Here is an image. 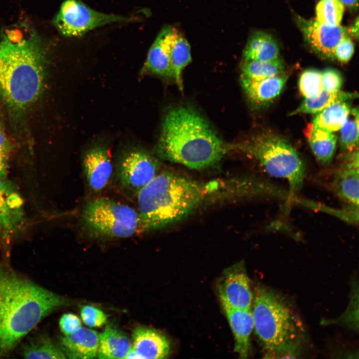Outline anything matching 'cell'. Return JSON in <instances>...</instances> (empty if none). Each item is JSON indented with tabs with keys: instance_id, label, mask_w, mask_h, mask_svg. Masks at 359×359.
<instances>
[{
	"instance_id": "1f68e13d",
	"label": "cell",
	"mask_w": 359,
	"mask_h": 359,
	"mask_svg": "<svg viewBox=\"0 0 359 359\" xmlns=\"http://www.w3.org/2000/svg\"><path fill=\"white\" fill-rule=\"evenodd\" d=\"M81 318L85 325L99 327L107 321V316L100 309L90 305H84L80 309Z\"/></svg>"
},
{
	"instance_id": "6da1fadb",
	"label": "cell",
	"mask_w": 359,
	"mask_h": 359,
	"mask_svg": "<svg viewBox=\"0 0 359 359\" xmlns=\"http://www.w3.org/2000/svg\"><path fill=\"white\" fill-rule=\"evenodd\" d=\"M68 303L0 264V357L8 355L41 320Z\"/></svg>"
},
{
	"instance_id": "9c48e42d",
	"label": "cell",
	"mask_w": 359,
	"mask_h": 359,
	"mask_svg": "<svg viewBox=\"0 0 359 359\" xmlns=\"http://www.w3.org/2000/svg\"><path fill=\"white\" fill-rule=\"evenodd\" d=\"M216 288L222 308L251 309L253 295L242 262L226 268Z\"/></svg>"
},
{
	"instance_id": "7c38bea8",
	"label": "cell",
	"mask_w": 359,
	"mask_h": 359,
	"mask_svg": "<svg viewBox=\"0 0 359 359\" xmlns=\"http://www.w3.org/2000/svg\"><path fill=\"white\" fill-rule=\"evenodd\" d=\"M342 163L332 174L330 186L333 192L353 208L359 206L358 150L342 156Z\"/></svg>"
},
{
	"instance_id": "7402d4cb",
	"label": "cell",
	"mask_w": 359,
	"mask_h": 359,
	"mask_svg": "<svg viewBox=\"0 0 359 359\" xmlns=\"http://www.w3.org/2000/svg\"><path fill=\"white\" fill-rule=\"evenodd\" d=\"M308 143L311 151L323 166H329L336 151L337 136L313 124L307 131Z\"/></svg>"
},
{
	"instance_id": "ffe728a7",
	"label": "cell",
	"mask_w": 359,
	"mask_h": 359,
	"mask_svg": "<svg viewBox=\"0 0 359 359\" xmlns=\"http://www.w3.org/2000/svg\"><path fill=\"white\" fill-rule=\"evenodd\" d=\"M132 348L127 336L115 326L107 325L99 334V359H125Z\"/></svg>"
},
{
	"instance_id": "e575fe53",
	"label": "cell",
	"mask_w": 359,
	"mask_h": 359,
	"mask_svg": "<svg viewBox=\"0 0 359 359\" xmlns=\"http://www.w3.org/2000/svg\"><path fill=\"white\" fill-rule=\"evenodd\" d=\"M10 151L9 144L0 123V178H5Z\"/></svg>"
},
{
	"instance_id": "d4e9b609",
	"label": "cell",
	"mask_w": 359,
	"mask_h": 359,
	"mask_svg": "<svg viewBox=\"0 0 359 359\" xmlns=\"http://www.w3.org/2000/svg\"><path fill=\"white\" fill-rule=\"evenodd\" d=\"M191 61L190 46L186 38L178 30L174 39L171 56L173 77L180 91H183L182 72Z\"/></svg>"
},
{
	"instance_id": "ac0fdd59",
	"label": "cell",
	"mask_w": 359,
	"mask_h": 359,
	"mask_svg": "<svg viewBox=\"0 0 359 359\" xmlns=\"http://www.w3.org/2000/svg\"><path fill=\"white\" fill-rule=\"evenodd\" d=\"M223 309L234 337V351L240 358L246 359L250 351L251 334L253 330L251 310Z\"/></svg>"
},
{
	"instance_id": "52a82bcc",
	"label": "cell",
	"mask_w": 359,
	"mask_h": 359,
	"mask_svg": "<svg viewBox=\"0 0 359 359\" xmlns=\"http://www.w3.org/2000/svg\"><path fill=\"white\" fill-rule=\"evenodd\" d=\"M82 219L86 230L100 238H127L139 229L137 211L129 205L105 197L89 201L83 210Z\"/></svg>"
},
{
	"instance_id": "4316f807",
	"label": "cell",
	"mask_w": 359,
	"mask_h": 359,
	"mask_svg": "<svg viewBox=\"0 0 359 359\" xmlns=\"http://www.w3.org/2000/svg\"><path fill=\"white\" fill-rule=\"evenodd\" d=\"M22 355L26 359H66L60 348L46 336H41L24 345Z\"/></svg>"
},
{
	"instance_id": "7a4b0ae2",
	"label": "cell",
	"mask_w": 359,
	"mask_h": 359,
	"mask_svg": "<svg viewBox=\"0 0 359 359\" xmlns=\"http://www.w3.org/2000/svg\"><path fill=\"white\" fill-rule=\"evenodd\" d=\"M16 34L7 32L0 40V97L10 112L20 115L43 92L46 55L35 34L26 37Z\"/></svg>"
},
{
	"instance_id": "ba28073f",
	"label": "cell",
	"mask_w": 359,
	"mask_h": 359,
	"mask_svg": "<svg viewBox=\"0 0 359 359\" xmlns=\"http://www.w3.org/2000/svg\"><path fill=\"white\" fill-rule=\"evenodd\" d=\"M136 18L95 10L80 0H66L56 14L54 24L64 36L77 37L105 25L136 20Z\"/></svg>"
},
{
	"instance_id": "74e56055",
	"label": "cell",
	"mask_w": 359,
	"mask_h": 359,
	"mask_svg": "<svg viewBox=\"0 0 359 359\" xmlns=\"http://www.w3.org/2000/svg\"><path fill=\"white\" fill-rule=\"evenodd\" d=\"M344 5L351 8H356L358 6L359 0H339Z\"/></svg>"
},
{
	"instance_id": "cb8c5ba5",
	"label": "cell",
	"mask_w": 359,
	"mask_h": 359,
	"mask_svg": "<svg viewBox=\"0 0 359 359\" xmlns=\"http://www.w3.org/2000/svg\"><path fill=\"white\" fill-rule=\"evenodd\" d=\"M351 110L348 101L333 103L317 114L312 124L329 131L336 132L346 122Z\"/></svg>"
},
{
	"instance_id": "9a60e30c",
	"label": "cell",
	"mask_w": 359,
	"mask_h": 359,
	"mask_svg": "<svg viewBox=\"0 0 359 359\" xmlns=\"http://www.w3.org/2000/svg\"><path fill=\"white\" fill-rule=\"evenodd\" d=\"M131 350L137 359H166L171 353L169 340L153 328L140 326L132 334Z\"/></svg>"
},
{
	"instance_id": "d6a6232c",
	"label": "cell",
	"mask_w": 359,
	"mask_h": 359,
	"mask_svg": "<svg viewBox=\"0 0 359 359\" xmlns=\"http://www.w3.org/2000/svg\"><path fill=\"white\" fill-rule=\"evenodd\" d=\"M324 90L331 92L340 91L343 84V77L338 70L331 68L321 72Z\"/></svg>"
},
{
	"instance_id": "603a6c76",
	"label": "cell",
	"mask_w": 359,
	"mask_h": 359,
	"mask_svg": "<svg viewBox=\"0 0 359 359\" xmlns=\"http://www.w3.org/2000/svg\"><path fill=\"white\" fill-rule=\"evenodd\" d=\"M358 97V94L356 92H344L341 90L331 92L323 90L320 95L315 97L305 98L299 107L290 115L301 113L317 114L333 103L347 101Z\"/></svg>"
},
{
	"instance_id": "f1b7e54d",
	"label": "cell",
	"mask_w": 359,
	"mask_h": 359,
	"mask_svg": "<svg viewBox=\"0 0 359 359\" xmlns=\"http://www.w3.org/2000/svg\"><path fill=\"white\" fill-rule=\"evenodd\" d=\"M323 325H338L353 331L359 330V288L358 283L352 285L350 300L348 307L340 316L334 319L323 320Z\"/></svg>"
},
{
	"instance_id": "277c9868",
	"label": "cell",
	"mask_w": 359,
	"mask_h": 359,
	"mask_svg": "<svg viewBox=\"0 0 359 359\" xmlns=\"http://www.w3.org/2000/svg\"><path fill=\"white\" fill-rule=\"evenodd\" d=\"M218 187L171 172L158 174L137 193L139 228L160 229L176 223L199 207Z\"/></svg>"
},
{
	"instance_id": "d6986e66",
	"label": "cell",
	"mask_w": 359,
	"mask_h": 359,
	"mask_svg": "<svg viewBox=\"0 0 359 359\" xmlns=\"http://www.w3.org/2000/svg\"><path fill=\"white\" fill-rule=\"evenodd\" d=\"M287 80V75L283 73L258 80L242 76L241 83L246 95L252 103L263 105L271 102L279 95Z\"/></svg>"
},
{
	"instance_id": "83f0119b",
	"label": "cell",
	"mask_w": 359,
	"mask_h": 359,
	"mask_svg": "<svg viewBox=\"0 0 359 359\" xmlns=\"http://www.w3.org/2000/svg\"><path fill=\"white\" fill-rule=\"evenodd\" d=\"M340 150L342 156L358 150L359 110H351L349 115L341 128Z\"/></svg>"
},
{
	"instance_id": "30bf717a",
	"label": "cell",
	"mask_w": 359,
	"mask_h": 359,
	"mask_svg": "<svg viewBox=\"0 0 359 359\" xmlns=\"http://www.w3.org/2000/svg\"><path fill=\"white\" fill-rule=\"evenodd\" d=\"M159 165L149 153L134 150L122 159L119 169L120 182L126 189L138 193L158 175Z\"/></svg>"
},
{
	"instance_id": "8fae6325",
	"label": "cell",
	"mask_w": 359,
	"mask_h": 359,
	"mask_svg": "<svg viewBox=\"0 0 359 359\" xmlns=\"http://www.w3.org/2000/svg\"><path fill=\"white\" fill-rule=\"evenodd\" d=\"M296 21L308 44L323 58L334 59L335 47L342 39L349 36L348 29L340 25H326L300 16L296 17Z\"/></svg>"
},
{
	"instance_id": "f546056e",
	"label": "cell",
	"mask_w": 359,
	"mask_h": 359,
	"mask_svg": "<svg viewBox=\"0 0 359 359\" xmlns=\"http://www.w3.org/2000/svg\"><path fill=\"white\" fill-rule=\"evenodd\" d=\"M344 7L339 0H321L316 7V20L326 25H340Z\"/></svg>"
},
{
	"instance_id": "44dd1931",
	"label": "cell",
	"mask_w": 359,
	"mask_h": 359,
	"mask_svg": "<svg viewBox=\"0 0 359 359\" xmlns=\"http://www.w3.org/2000/svg\"><path fill=\"white\" fill-rule=\"evenodd\" d=\"M280 48L275 39L269 33L256 31L249 36L243 51L244 61H271L279 58Z\"/></svg>"
},
{
	"instance_id": "d590c367",
	"label": "cell",
	"mask_w": 359,
	"mask_h": 359,
	"mask_svg": "<svg viewBox=\"0 0 359 359\" xmlns=\"http://www.w3.org/2000/svg\"><path fill=\"white\" fill-rule=\"evenodd\" d=\"M59 327L64 335H68L81 327L79 318L71 313L63 314L59 320Z\"/></svg>"
},
{
	"instance_id": "836d02e7",
	"label": "cell",
	"mask_w": 359,
	"mask_h": 359,
	"mask_svg": "<svg viewBox=\"0 0 359 359\" xmlns=\"http://www.w3.org/2000/svg\"><path fill=\"white\" fill-rule=\"evenodd\" d=\"M354 51V44L349 36H347L342 39L335 47L334 59L346 63L351 59Z\"/></svg>"
},
{
	"instance_id": "e0dca14e",
	"label": "cell",
	"mask_w": 359,
	"mask_h": 359,
	"mask_svg": "<svg viewBox=\"0 0 359 359\" xmlns=\"http://www.w3.org/2000/svg\"><path fill=\"white\" fill-rule=\"evenodd\" d=\"M83 166L91 188L97 191L105 188L113 172L112 164L107 150L101 146L90 149L84 156Z\"/></svg>"
},
{
	"instance_id": "2e32d148",
	"label": "cell",
	"mask_w": 359,
	"mask_h": 359,
	"mask_svg": "<svg viewBox=\"0 0 359 359\" xmlns=\"http://www.w3.org/2000/svg\"><path fill=\"white\" fill-rule=\"evenodd\" d=\"M60 349L69 359H91L97 357L99 334L83 327L59 339Z\"/></svg>"
},
{
	"instance_id": "5bb4252c",
	"label": "cell",
	"mask_w": 359,
	"mask_h": 359,
	"mask_svg": "<svg viewBox=\"0 0 359 359\" xmlns=\"http://www.w3.org/2000/svg\"><path fill=\"white\" fill-rule=\"evenodd\" d=\"M178 30L170 25L163 27L150 48L142 72L163 77H173L171 50Z\"/></svg>"
},
{
	"instance_id": "8992f818",
	"label": "cell",
	"mask_w": 359,
	"mask_h": 359,
	"mask_svg": "<svg viewBox=\"0 0 359 359\" xmlns=\"http://www.w3.org/2000/svg\"><path fill=\"white\" fill-rule=\"evenodd\" d=\"M256 162L268 176L283 179L289 185L291 200L300 202L296 193L301 188L306 166L297 150L286 139L271 132L257 134L236 147Z\"/></svg>"
},
{
	"instance_id": "5b68a950",
	"label": "cell",
	"mask_w": 359,
	"mask_h": 359,
	"mask_svg": "<svg viewBox=\"0 0 359 359\" xmlns=\"http://www.w3.org/2000/svg\"><path fill=\"white\" fill-rule=\"evenodd\" d=\"M252 303L253 329L264 351V358H297L302 331L289 307L271 290L261 286Z\"/></svg>"
},
{
	"instance_id": "4fadbf2b",
	"label": "cell",
	"mask_w": 359,
	"mask_h": 359,
	"mask_svg": "<svg viewBox=\"0 0 359 359\" xmlns=\"http://www.w3.org/2000/svg\"><path fill=\"white\" fill-rule=\"evenodd\" d=\"M23 200L15 187L0 178V239H6L24 224Z\"/></svg>"
},
{
	"instance_id": "484cf974",
	"label": "cell",
	"mask_w": 359,
	"mask_h": 359,
	"mask_svg": "<svg viewBox=\"0 0 359 359\" xmlns=\"http://www.w3.org/2000/svg\"><path fill=\"white\" fill-rule=\"evenodd\" d=\"M284 65L279 57L271 61L250 60L242 65V76L252 80H261L283 73Z\"/></svg>"
},
{
	"instance_id": "3957f363",
	"label": "cell",
	"mask_w": 359,
	"mask_h": 359,
	"mask_svg": "<svg viewBox=\"0 0 359 359\" xmlns=\"http://www.w3.org/2000/svg\"><path fill=\"white\" fill-rule=\"evenodd\" d=\"M229 148L198 113L180 106L164 117L157 153L163 160L200 170L218 163Z\"/></svg>"
},
{
	"instance_id": "4dcf8cb0",
	"label": "cell",
	"mask_w": 359,
	"mask_h": 359,
	"mask_svg": "<svg viewBox=\"0 0 359 359\" xmlns=\"http://www.w3.org/2000/svg\"><path fill=\"white\" fill-rule=\"evenodd\" d=\"M299 88L305 98H314L324 90L321 72L315 69H308L301 74Z\"/></svg>"
},
{
	"instance_id": "8d00e7d4",
	"label": "cell",
	"mask_w": 359,
	"mask_h": 359,
	"mask_svg": "<svg viewBox=\"0 0 359 359\" xmlns=\"http://www.w3.org/2000/svg\"><path fill=\"white\" fill-rule=\"evenodd\" d=\"M349 33H351L355 37H358L359 35V20L358 18L355 21V23L351 26V28L348 29Z\"/></svg>"
}]
</instances>
